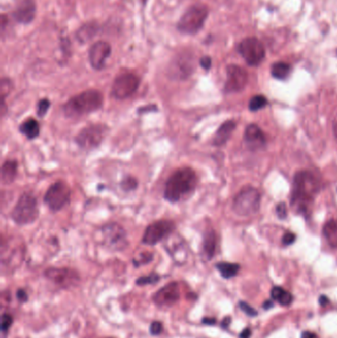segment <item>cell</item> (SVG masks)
Returning a JSON list of instances; mask_svg holds the SVG:
<instances>
[{"label":"cell","mask_w":337,"mask_h":338,"mask_svg":"<svg viewBox=\"0 0 337 338\" xmlns=\"http://www.w3.org/2000/svg\"><path fill=\"white\" fill-rule=\"evenodd\" d=\"M198 177L196 172L190 167L174 171L164 187V198L170 203H177L186 199L197 187Z\"/></svg>","instance_id":"6da1fadb"},{"label":"cell","mask_w":337,"mask_h":338,"mask_svg":"<svg viewBox=\"0 0 337 338\" xmlns=\"http://www.w3.org/2000/svg\"><path fill=\"white\" fill-rule=\"evenodd\" d=\"M319 190V183L313 173L300 171L296 173L292 191V206L298 213L306 214Z\"/></svg>","instance_id":"7a4b0ae2"},{"label":"cell","mask_w":337,"mask_h":338,"mask_svg":"<svg viewBox=\"0 0 337 338\" xmlns=\"http://www.w3.org/2000/svg\"><path fill=\"white\" fill-rule=\"evenodd\" d=\"M104 102V97L98 90L90 89L72 97L64 105L63 112L66 117L75 119L99 110Z\"/></svg>","instance_id":"3957f363"},{"label":"cell","mask_w":337,"mask_h":338,"mask_svg":"<svg viewBox=\"0 0 337 338\" xmlns=\"http://www.w3.org/2000/svg\"><path fill=\"white\" fill-rule=\"evenodd\" d=\"M209 16V8L203 3H195L188 7L176 24L179 33L188 36L198 34L204 27Z\"/></svg>","instance_id":"277c9868"},{"label":"cell","mask_w":337,"mask_h":338,"mask_svg":"<svg viewBox=\"0 0 337 338\" xmlns=\"http://www.w3.org/2000/svg\"><path fill=\"white\" fill-rule=\"evenodd\" d=\"M39 217V208L36 197L31 193H24L19 198L11 212L12 220L19 225H30Z\"/></svg>","instance_id":"5b68a950"},{"label":"cell","mask_w":337,"mask_h":338,"mask_svg":"<svg viewBox=\"0 0 337 338\" xmlns=\"http://www.w3.org/2000/svg\"><path fill=\"white\" fill-rule=\"evenodd\" d=\"M260 206V194L253 187H244L233 199V211L243 217L256 214Z\"/></svg>","instance_id":"8992f818"},{"label":"cell","mask_w":337,"mask_h":338,"mask_svg":"<svg viewBox=\"0 0 337 338\" xmlns=\"http://www.w3.org/2000/svg\"><path fill=\"white\" fill-rule=\"evenodd\" d=\"M108 132V128L101 124L90 125L83 128L75 137V142L79 148L84 150H94L99 147Z\"/></svg>","instance_id":"52a82bcc"},{"label":"cell","mask_w":337,"mask_h":338,"mask_svg":"<svg viewBox=\"0 0 337 338\" xmlns=\"http://www.w3.org/2000/svg\"><path fill=\"white\" fill-rule=\"evenodd\" d=\"M72 191L69 185L62 181H57L48 189L44 201L53 212H58L71 201Z\"/></svg>","instance_id":"ba28073f"},{"label":"cell","mask_w":337,"mask_h":338,"mask_svg":"<svg viewBox=\"0 0 337 338\" xmlns=\"http://www.w3.org/2000/svg\"><path fill=\"white\" fill-rule=\"evenodd\" d=\"M141 83L140 77L132 73L118 75L112 84L111 94L115 99L124 100L137 92Z\"/></svg>","instance_id":"9c48e42d"},{"label":"cell","mask_w":337,"mask_h":338,"mask_svg":"<svg viewBox=\"0 0 337 338\" xmlns=\"http://www.w3.org/2000/svg\"><path fill=\"white\" fill-rule=\"evenodd\" d=\"M103 244L111 250L121 251L128 245L127 231L117 223H110L101 228Z\"/></svg>","instance_id":"30bf717a"},{"label":"cell","mask_w":337,"mask_h":338,"mask_svg":"<svg viewBox=\"0 0 337 338\" xmlns=\"http://www.w3.org/2000/svg\"><path fill=\"white\" fill-rule=\"evenodd\" d=\"M239 52L247 64L256 66L265 57V48L262 42L255 37L245 38L239 45Z\"/></svg>","instance_id":"8fae6325"},{"label":"cell","mask_w":337,"mask_h":338,"mask_svg":"<svg viewBox=\"0 0 337 338\" xmlns=\"http://www.w3.org/2000/svg\"><path fill=\"white\" fill-rule=\"evenodd\" d=\"M174 229V223L169 220H160L154 222L147 227L142 243L147 245H155L168 238Z\"/></svg>","instance_id":"7c38bea8"},{"label":"cell","mask_w":337,"mask_h":338,"mask_svg":"<svg viewBox=\"0 0 337 338\" xmlns=\"http://www.w3.org/2000/svg\"><path fill=\"white\" fill-rule=\"evenodd\" d=\"M194 57L191 53L182 52L173 57L169 65L168 74L173 79L185 80L194 73Z\"/></svg>","instance_id":"4fadbf2b"},{"label":"cell","mask_w":337,"mask_h":338,"mask_svg":"<svg viewBox=\"0 0 337 338\" xmlns=\"http://www.w3.org/2000/svg\"><path fill=\"white\" fill-rule=\"evenodd\" d=\"M47 279L64 289L75 287L79 282L78 273L70 268H49L45 271Z\"/></svg>","instance_id":"5bb4252c"},{"label":"cell","mask_w":337,"mask_h":338,"mask_svg":"<svg viewBox=\"0 0 337 338\" xmlns=\"http://www.w3.org/2000/svg\"><path fill=\"white\" fill-rule=\"evenodd\" d=\"M112 47L106 41H97L91 45L88 51V60L95 71H102L107 59L111 56Z\"/></svg>","instance_id":"9a60e30c"},{"label":"cell","mask_w":337,"mask_h":338,"mask_svg":"<svg viewBox=\"0 0 337 338\" xmlns=\"http://www.w3.org/2000/svg\"><path fill=\"white\" fill-rule=\"evenodd\" d=\"M248 81V75L246 71L237 65L229 64L226 67V81L225 90L227 93L242 91Z\"/></svg>","instance_id":"2e32d148"},{"label":"cell","mask_w":337,"mask_h":338,"mask_svg":"<svg viewBox=\"0 0 337 338\" xmlns=\"http://www.w3.org/2000/svg\"><path fill=\"white\" fill-rule=\"evenodd\" d=\"M180 299V287L177 282H171L159 289L152 297L157 307H172Z\"/></svg>","instance_id":"e0dca14e"},{"label":"cell","mask_w":337,"mask_h":338,"mask_svg":"<svg viewBox=\"0 0 337 338\" xmlns=\"http://www.w3.org/2000/svg\"><path fill=\"white\" fill-rule=\"evenodd\" d=\"M37 14V4L35 0H22L12 13L13 19L22 25L31 24Z\"/></svg>","instance_id":"ac0fdd59"},{"label":"cell","mask_w":337,"mask_h":338,"mask_svg":"<svg viewBox=\"0 0 337 338\" xmlns=\"http://www.w3.org/2000/svg\"><path fill=\"white\" fill-rule=\"evenodd\" d=\"M244 140L250 150H259L265 145V136L261 129L256 125H249L245 132Z\"/></svg>","instance_id":"d6986e66"},{"label":"cell","mask_w":337,"mask_h":338,"mask_svg":"<svg viewBox=\"0 0 337 338\" xmlns=\"http://www.w3.org/2000/svg\"><path fill=\"white\" fill-rule=\"evenodd\" d=\"M99 29V24L96 21L86 22L77 29L75 32V39L83 45L92 40L98 34Z\"/></svg>","instance_id":"ffe728a7"},{"label":"cell","mask_w":337,"mask_h":338,"mask_svg":"<svg viewBox=\"0 0 337 338\" xmlns=\"http://www.w3.org/2000/svg\"><path fill=\"white\" fill-rule=\"evenodd\" d=\"M235 122L234 121H226L225 122L216 132L215 137H214V141L213 144L216 147H222L226 142L229 140V138L231 137L232 132L235 129Z\"/></svg>","instance_id":"44dd1931"},{"label":"cell","mask_w":337,"mask_h":338,"mask_svg":"<svg viewBox=\"0 0 337 338\" xmlns=\"http://www.w3.org/2000/svg\"><path fill=\"white\" fill-rule=\"evenodd\" d=\"M18 174V162L16 160H6L1 167V182L4 185L13 183Z\"/></svg>","instance_id":"7402d4cb"},{"label":"cell","mask_w":337,"mask_h":338,"mask_svg":"<svg viewBox=\"0 0 337 338\" xmlns=\"http://www.w3.org/2000/svg\"><path fill=\"white\" fill-rule=\"evenodd\" d=\"M19 130L28 140H34L40 134V125L37 120L29 118L21 124Z\"/></svg>","instance_id":"603a6c76"},{"label":"cell","mask_w":337,"mask_h":338,"mask_svg":"<svg viewBox=\"0 0 337 338\" xmlns=\"http://www.w3.org/2000/svg\"><path fill=\"white\" fill-rule=\"evenodd\" d=\"M217 248V235L216 232L211 229L208 230L204 235L203 242V251L207 259H212L216 253Z\"/></svg>","instance_id":"cb8c5ba5"},{"label":"cell","mask_w":337,"mask_h":338,"mask_svg":"<svg viewBox=\"0 0 337 338\" xmlns=\"http://www.w3.org/2000/svg\"><path fill=\"white\" fill-rule=\"evenodd\" d=\"M271 298L278 301L281 306H290L293 301V295L281 287H274L271 290Z\"/></svg>","instance_id":"d4e9b609"},{"label":"cell","mask_w":337,"mask_h":338,"mask_svg":"<svg viewBox=\"0 0 337 338\" xmlns=\"http://www.w3.org/2000/svg\"><path fill=\"white\" fill-rule=\"evenodd\" d=\"M216 268L225 279H230L239 273L241 266L237 263L219 262L216 265Z\"/></svg>","instance_id":"484cf974"},{"label":"cell","mask_w":337,"mask_h":338,"mask_svg":"<svg viewBox=\"0 0 337 338\" xmlns=\"http://www.w3.org/2000/svg\"><path fill=\"white\" fill-rule=\"evenodd\" d=\"M323 234L329 245L337 248V221L327 222L323 226Z\"/></svg>","instance_id":"4316f807"},{"label":"cell","mask_w":337,"mask_h":338,"mask_svg":"<svg viewBox=\"0 0 337 338\" xmlns=\"http://www.w3.org/2000/svg\"><path fill=\"white\" fill-rule=\"evenodd\" d=\"M292 66L284 61H278L271 67V75L277 79H285L291 74Z\"/></svg>","instance_id":"83f0119b"},{"label":"cell","mask_w":337,"mask_h":338,"mask_svg":"<svg viewBox=\"0 0 337 338\" xmlns=\"http://www.w3.org/2000/svg\"><path fill=\"white\" fill-rule=\"evenodd\" d=\"M13 89V83L8 77H3L0 82V95H1V105L5 104L6 97L10 94Z\"/></svg>","instance_id":"f1b7e54d"},{"label":"cell","mask_w":337,"mask_h":338,"mask_svg":"<svg viewBox=\"0 0 337 338\" xmlns=\"http://www.w3.org/2000/svg\"><path fill=\"white\" fill-rule=\"evenodd\" d=\"M268 103V100L265 96L262 95H257L251 98L249 102V109L251 111H258L260 109L264 108Z\"/></svg>","instance_id":"f546056e"},{"label":"cell","mask_w":337,"mask_h":338,"mask_svg":"<svg viewBox=\"0 0 337 338\" xmlns=\"http://www.w3.org/2000/svg\"><path fill=\"white\" fill-rule=\"evenodd\" d=\"M160 280V276L156 273H151L148 276H142L137 280V285L138 286H147V285H153L156 284L157 282Z\"/></svg>","instance_id":"4dcf8cb0"},{"label":"cell","mask_w":337,"mask_h":338,"mask_svg":"<svg viewBox=\"0 0 337 338\" xmlns=\"http://www.w3.org/2000/svg\"><path fill=\"white\" fill-rule=\"evenodd\" d=\"M51 107V101L48 98L41 99L38 102L37 114L40 118H43L46 116V114L49 111Z\"/></svg>","instance_id":"1f68e13d"},{"label":"cell","mask_w":337,"mask_h":338,"mask_svg":"<svg viewBox=\"0 0 337 338\" xmlns=\"http://www.w3.org/2000/svg\"><path fill=\"white\" fill-rule=\"evenodd\" d=\"M121 187L123 188L124 191H127V192L132 191L138 187V180L132 176L125 177L121 183Z\"/></svg>","instance_id":"d6a6232c"},{"label":"cell","mask_w":337,"mask_h":338,"mask_svg":"<svg viewBox=\"0 0 337 338\" xmlns=\"http://www.w3.org/2000/svg\"><path fill=\"white\" fill-rule=\"evenodd\" d=\"M13 324V318L11 315L4 313L1 317V332L6 333Z\"/></svg>","instance_id":"836d02e7"},{"label":"cell","mask_w":337,"mask_h":338,"mask_svg":"<svg viewBox=\"0 0 337 338\" xmlns=\"http://www.w3.org/2000/svg\"><path fill=\"white\" fill-rule=\"evenodd\" d=\"M152 258H153L152 253H150V252H144L138 258L133 259V265L137 266V267H139L141 265L148 264V263H150L152 260Z\"/></svg>","instance_id":"e575fe53"},{"label":"cell","mask_w":337,"mask_h":338,"mask_svg":"<svg viewBox=\"0 0 337 338\" xmlns=\"http://www.w3.org/2000/svg\"><path fill=\"white\" fill-rule=\"evenodd\" d=\"M239 306H240V309L248 317H256L258 314L256 310H254L249 303H247L245 301H240Z\"/></svg>","instance_id":"d590c367"},{"label":"cell","mask_w":337,"mask_h":338,"mask_svg":"<svg viewBox=\"0 0 337 338\" xmlns=\"http://www.w3.org/2000/svg\"><path fill=\"white\" fill-rule=\"evenodd\" d=\"M163 331V324L160 321H152L150 326V332L151 335L157 336Z\"/></svg>","instance_id":"8d00e7d4"},{"label":"cell","mask_w":337,"mask_h":338,"mask_svg":"<svg viewBox=\"0 0 337 338\" xmlns=\"http://www.w3.org/2000/svg\"><path fill=\"white\" fill-rule=\"evenodd\" d=\"M296 241V235L295 233L291 232V231H287L284 235H283V244L284 245H290V244H294Z\"/></svg>","instance_id":"74e56055"},{"label":"cell","mask_w":337,"mask_h":338,"mask_svg":"<svg viewBox=\"0 0 337 338\" xmlns=\"http://www.w3.org/2000/svg\"><path fill=\"white\" fill-rule=\"evenodd\" d=\"M200 65L202 69H204L205 71H209L212 66V58L209 56H202L200 58Z\"/></svg>","instance_id":"f35d334b"},{"label":"cell","mask_w":337,"mask_h":338,"mask_svg":"<svg viewBox=\"0 0 337 338\" xmlns=\"http://www.w3.org/2000/svg\"><path fill=\"white\" fill-rule=\"evenodd\" d=\"M276 212H277V215L280 219H285L287 217V214H288V210H287L286 204L280 203L276 208Z\"/></svg>","instance_id":"ab89813d"},{"label":"cell","mask_w":337,"mask_h":338,"mask_svg":"<svg viewBox=\"0 0 337 338\" xmlns=\"http://www.w3.org/2000/svg\"><path fill=\"white\" fill-rule=\"evenodd\" d=\"M16 297H17V299H18L20 302H26L29 299V296H28L27 292L23 289H19L17 293H16Z\"/></svg>","instance_id":"60d3db41"},{"label":"cell","mask_w":337,"mask_h":338,"mask_svg":"<svg viewBox=\"0 0 337 338\" xmlns=\"http://www.w3.org/2000/svg\"><path fill=\"white\" fill-rule=\"evenodd\" d=\"M301 338H319V336L314 333V332H310V331H305L301 334Z\"/></svg>","instance_id":"b9f144b4"},{"label":"cell","mask_w":337,"mask_h":338,"mask_svg":"<svg viewBox=\"0 0 337 338\" xmlns=\"http://www.w3.org/2000/svg\"><path fill=\"white\" fill-rule=\"evenodd\" d=\"M202 322L204 324H208V325H214V324H216L217 320H216V319H213V318H205V319H203Z\"/></svg>","instance_id":"7bdbcfd3"},{"label":"cell","mask_w":337,"mask_h":338,"mask_svg":"<svg viewBox=\"0 0 337 338\" xmlns=\"http://www.w3.org/2000/svg\"><path fill=\"white\" fill-rule=\"evenodd\" d=\"M251 335V330L249 328H245L244 331L240 334V338H249Z\"/></svg>","instance_id":"ee69618b"},{"label":"cell","mask_w":337,"mask_h":338,"mask_svg":"<svg viewBox=\"0 0 337 338\" xmlns=\"http://www.w3.org/2000/svg\"><path fill=\"white\" fill-rule=\"evenodd\" d=\"M273 306H274V303H273V300H266V301L263 303V309H264V310H270L271 308H273Z\"/></svg>","instance_id":"f6af8a7d"},{"label":"cell","mask_w":337,"mask_h":338,"mask_svg":"<svg viewBox=\"0 0 337 338\" xmlns=\"http://www.w3.org/2000/svg\"><path fill=\"white\" fill-rule=\"evenodd\" d=\"M319 301L320 306H325V305H327V303L329 302V300H328V298L325 297V296H320V297H319Z\"/></svg>","instance_id":"bcb514c9"},{"label":"cell","mask_w":337,"mask_h":338,"mask_svg":"<svg viewBox=\"0 0 337 338\" xmlns=\"http://www.w3.org/2000/svg\"><path fill=\"white\" fill-rule=\"evenodd\" d=\"M230 321H231V319H230L229 317H226V318H225L224 320L222 321V327H223V328H227L228 325H229V323H230Z\"/></svg>","instance_id":"7dc6e473"},{"label":"cell","mask_w":337,"mask_h":338,"mask_svg":"<svg viewBox=\"0 0 337 338\" xmlns=\"http://www.w3.org/2000/svg\"><path fill=\"white\" fill-rule=\"evenodd\" d=\"M333 133H334V137L337 141V117L333 121Z\"/></svg>","instance_id":"c3c4849f"}]
</instances>
